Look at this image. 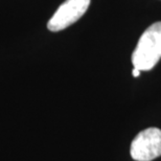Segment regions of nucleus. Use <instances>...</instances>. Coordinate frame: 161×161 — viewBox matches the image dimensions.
I'll return each mask as SVG.
<instances>
[{"label": "nucleus", "mask_w": 161, "mask_h": 161, "mask_svg": "<svg viewBox=\"0 0 161 161\" xmlns=\"http://www.w3.org/2000/svg\"><path fill=\"white\" fill-rule=\"evenodd\" d=\"M161 59V22L150 25L141 35L132 54L134 68L140 71L153 69Z\"/></svg>", "instance_id": "1"}, {"label": "nucleus", "mask_w": 161, "mask_h": 161, "mask_svg": "<svg viewBox=\"0 0 161 161\" xmlns=\"http://www.w3.org/2000/svg\"><path fill=\"white\" fill-rule=\"evenodd\" d=\"M90 0H65L47 23L50 31H60L76 22L87 12Z\"/></svg>", "instance_id": "3"}, {"label": "nucleus", "mask_w": 161, "mask_h": 161, "mask_svg": "<svg viewBox=\"0 0 161 161\" xmlns=\"http://www.w3.org/2000/svg\"><path fill=\"white\" fill-rule=\"evenodd\" d=\"M132 73H133V76L134 78H138V76L140 75V70H138L136 68L133 69V71H132Z\"/></svg>", "instance_id": "4"}, {"label": "nucleus", "mask_w": 161, "mask_h": 161, "mask_svg": "<svg viewBox=\"0 0 161 161\" xmlns=\"http://www.w3.org/2000/svg\"><path fill=\"white\" fill-rule=\"evenodd\" d=\"M131 157L136 161H152L161 156V130L149 128L136 135L131 143Z\"/></svg>", "instance_id": "2"}]
</instances>
